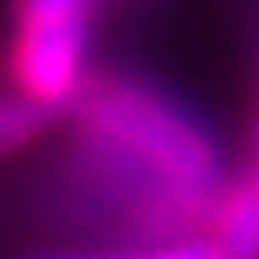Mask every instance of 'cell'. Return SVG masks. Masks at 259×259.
Wrapping results in <instances>:
<instances>
[{
	"mask_svg": "<svg viewBox=\"0 0 259 259\" xmlns=\"http://www.w3.org/2000/svg\"><path fill=\"white\" fill-rule=\"evenodd\" d=\"M69 121L78 125L82 156H91L108 182L125 177L139 186V194L173 186L221 199L229 186L212 130L186 100L134 69H91Z\"/></svg>",
	"mask_w": 259,
	"mask_h": 259,
	"instance_id": "cell-1",
	"label": "cell"
},
{
	"mask_svg": "<svg viewBox=\"0 0 259 259\" xmlns=\"http://www.w3.org/2000/svg\"><path fill=\"white\" fill-rule=\"evenodd\" d=\"M91 44H95L91 22L9 30L5 82H9V91L26 95L52 112H69L91 78Z\"/></svg>",
	"mask_w": 259,
	"mask_h": 259,
	"instance_id": "cell-2",
	"label": "cell"
},
{
	"mask_svg": "<svg viewBox=\"0 0 259 259\" xmlns=\"http://www.w3.org/2000/svg\"><path fill=\"white\" fill-rule=\"evenodd\" d=\"M22 259H221L212 233L177 242H130V246H44Z\"/></svg>",
	"mask_w": 259,
	"mask_h": 259,
	"instance_id": "cell-3",
	"label": "cell"
},
{
	"mask_svg": "<svg viewBox=\"0 0 259 259\" xmlns=\"http://www.w3.org/2000/svg\"><path fill=\"white\" fill-rule=\"evenodd\" d=\"M52 121H56L52 108H44L18 91H0V160L22 151L26 143H35L39 134H48Z\"/></svg>",
	"mask_w": 259,
	"mask_h": 259,
	"instance_id": "cell-4",
	"label": "cell"
},
{
	"mask_svg": "<svg viewBox=\"0 0 259 259\" xmlns=\"http://www.w3.org/2000/svg\"><path fill=\"white\" fill-rule=\"evenodd\" d=\"M112 0H9V30L26 26H65V22H91L100 26V13Z\"/></svg>",
	"mask_w": 259,
	"mask_h": 259,
	"instance_id": "cell-5",
	"label": "cell"
},
{
	"mask_svg": "<svg viewBox=\"0 0 259 259\" xmlns=\"http://www.w3.org/2000/svg\"><path fill=\"white\" fill-rule=\"evenodd\" d=\"M255 147H259V125H255Z\"/></svg>",
	"mask_w": 259,
	"mask_h": 259,
	"instance_id": "cell-6",
	"label": "cell"
},
{
	"mask_svg": "<svg viewBox=\"0 0 259 259\" xmlns=\"http://www.w3.org/2000/svg\"><path fill=\"white\" fill-rule=\"evenodd\" d=\"M255 186H259V168H255Z\"/></svg>",
	"mask_w": 259,
	"mask_h": 259,
	"instance_id": "cell-7",
	"label": "cell"
}]
</instances>
